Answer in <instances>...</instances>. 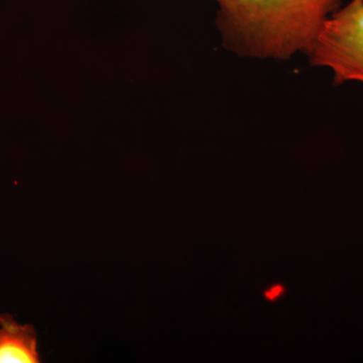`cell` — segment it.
<instances>
[{"label": "cell", "instance_id": "1", "mask_svg": "<svg viewBox=\"0 0 363 363\" xmlns=\"http://www.w3.org/2000/svg\"><path fill=\"white\" fill-rule=\"evenodd\" d=\"M219 25L236 50L260 59L309 52L341 0H214Z\"/></svg>", "mask_w": 363, "mask_h": 363}, {"label": "cell", "instance_id": "2", "mask_svg": "<svg viewBox=\"0 0 363 363\" xmlns=\"http://www.w3.org/2000/svg\"><path fill=\"white\" fill-rule=\"evenodd\" d=\"M308 55L313 66L333 73L336 84H363V0H351L331 14Z\"/></svg>", "mask_w": 363, "mask_h": 363}, {"label": "cell", "instance_id": "3", "mask_svg": "<svg viewBox=\"0 0 363 363\" xmlns=\"http://www.w3.org/2000/svg\"><path fill=\"white\" fill-rule=\"evenodd\" d=\"M39 362L35 327L18 323L11 315H0V363Z\"/></svg>", "mask_w": 363, "mask_h": 363}, {"label": "cell", "instance_id": "4", "mask_svg": "<svg viewBox=\"0 0 363 363\" xmlns=\"http://www.w3.org/2000/svg\"><path fill=\"white\" fill-rule=\"evenodd\" d=\"M281 292H283V288H281V286H274V288L271 289V290L266 294V297L269 298V300H274V298H278L279 296L281 295Z\"/></svg>", "mask_w": 363, "mask_h": 363}]
</instances>
